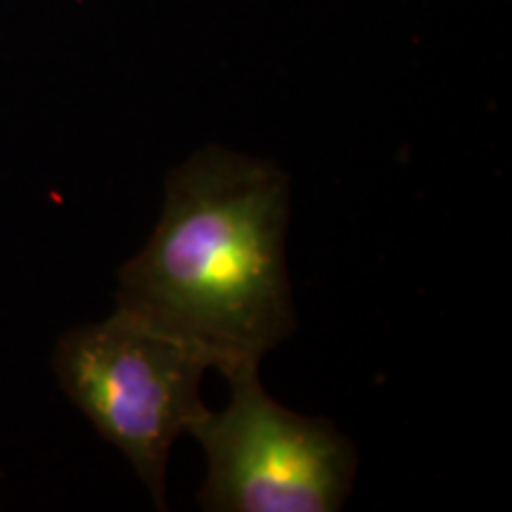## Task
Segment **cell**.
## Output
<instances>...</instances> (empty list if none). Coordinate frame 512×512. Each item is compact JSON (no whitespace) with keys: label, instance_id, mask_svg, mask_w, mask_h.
Segmentation results:
<instances>
[{"label":"cell","instance_id":"cell-1","mask_svg":"<svg viewBox=\"0 0 512 512\" xmlns=\"http://www.w3.org/2000/svg\"><path fill=\"white\" fill-rule=\"evenodd\" d=\"M290 176L221 145L166 176L143 252L119 271L117 306L207 349L228 375L261 363L297 328L285 266Z\"/></svg>","mask_w":512,"mask_h":512},{"label":"cell","instance_id":"cell-3","mask_svg":"<svg viewBox=\"0 0 512 512\" xmlns=\"http://www.w3.org/2000/svg\"><path fill=\"white\" fill-rule=\"evenodd\" d=\"M230 401L190 434L207 453L200 505L209 512H335L356 475V446L330 420L299 415L266 394L259 363L223 375Z\"/></svg>","mask_w":512,"mask_h":512},{"label":"cell","instance_id":"cell-2","mask_svg":"<svg viewBox=\"0 0 512 512\" xmlns=\"http://www.w3.org/2000/svg\"><path fill=\"white\" fill-rule=\"evenodd\" d=\"M53 368L64 394L117 446L166 508V460L174 441L209 411L200 382L214 356L143 313L117 306L102 323L57 342Z\"/></svg>","mask_w":512,"mask_h":512}]
</instances>
